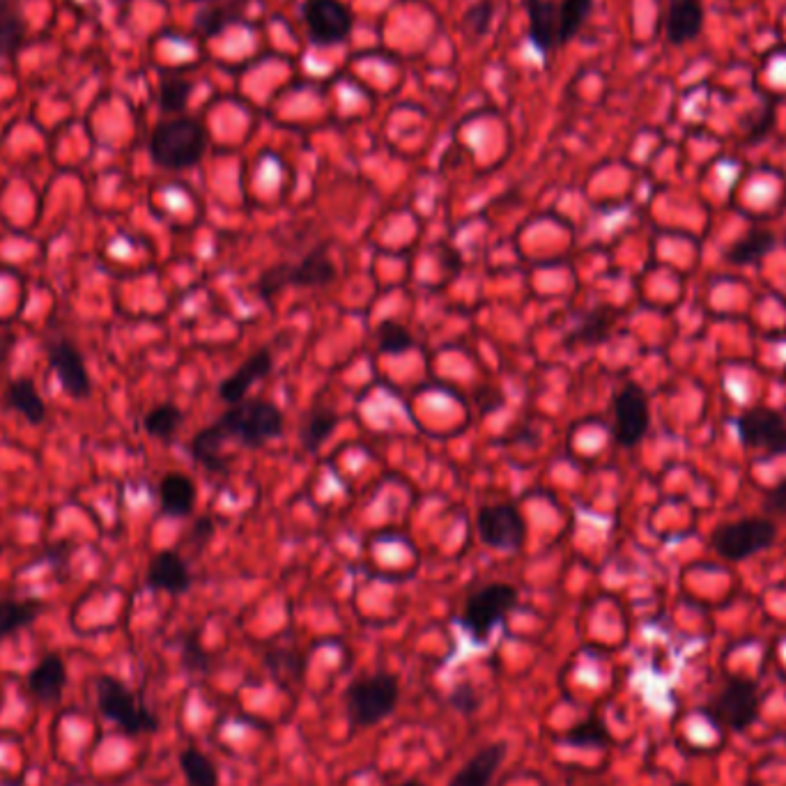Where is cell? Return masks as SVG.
<instances>
[{
	"instance_id": "obj_4",
	"label": "cell",
	"mask_w": 786,
	"mask_h": 786,
	"mask_svg": "<svg viewBox=\"0 0 786 786\" xmlns=\"http://www.w3.org/2000/svg\"><path fill=\"white\" fill-rule=\"evenodd\" d=\"M94 693L99 713L118 725L122 734L139 736L159 729L157 715L116 676H99L94 680Z\"/></svg>"
},
{
	"instance_id": "obj_36",
	"label": "cell",
	"mask_w": 786,
	"mask_h": 786,
	"mask_svg": "<svg viewBox=\"0 0 786 786\" xmlns=\"http://www.w3.org/2000/svg\"><path fill=\"white\" fill-rule=\"evenodd\" d=\"M301 656L290 651V648H279V651H269L265 658V665L277 678H290L297 680L301 676Z\"/></svg>"
},
{
	"instance_id": "obj_41",
	"label": "cell",
	"mask_w": 786,
	"mask_h": 786,
	"mask_svg": "<svg viewBox=\"0 0 786 786\" xmlns=\"http://www.w3.org/2000/svg\"><path fill=\"white\" fill-rule=\"evenodd\" d=\"M212 520L210 518H200L198 523H196V527H193V540H198V543H205V540H210V536H212Z\"/></svg>"
},
{
	"instance_id": "obj_30",
	"label": "cell",
	"mask_w": 786,
	"mask_h": 786,
	"mask_svg": "<svg viewBox=\"0 0 786 786\" xmlns=\"http://www.w3.org/2000/svg\"><path fill=\"white\" fill-rule=\"evenodd\" d=\"M775 245V237L768 232V230H752L747 232L743 239H738V242L734 245L729 258L736 262V265H752V262H759Z\"/></svg>"
},
{
	"instance_id": "obj_23",
	"label": "cell",
	"mask_w": 786,
	"mask_h": 786,
	"mask_svg": "<svg viewBox=\"0 0 786 786\" xmlns=\"http://www.w3.org/2000/svg\"><path fill=\"white\" fill-rule=\"evenodd\" d=\"M40 600H0V641L40 617Z\"/></svg>"
},
{
	"instance_id": "obj_7",
	"label": "cell",
	"mask_w": 786,
	"mask_h": 786,
	"mask_svg": "<svg viewBox=\"0 0 786 786\" xmlns=\"http://www.w3.org/2000/svg\"><path fill=\"white\" fill-rule=\"evenodd\" d=\"M481 540L493 550L518 553L525 545L527 527L520 510L510 504H486L476 513Z\"/></svg>"
},
{
	"instance_id": "obj_22",
	"label": "cell",
	"mask_w": 786,
	"mask_h": 786,
	"mask_svg": "<svg viewBox=\"0 0 786 786\" xmlns=\"http://www.w3.org/2000/svg\"><path fill=\"white\" fill-rule=\"evenodd\" d=\"M223 444L226 441L221 439L217 428L208 426V428H202L200 432H196V437L191 439V456L205 469L217 471V474H226L228 471V460L221 454Z\"/></svg>"
},
{
	"instance_id": "obj_14",
	"label": "cell",
	"mask_w": 786,
	"mask_h": 786,
	"mask_svg": "<svg viewBox=\"0 0 786 786\" xmlns=\"http://www.w3.org/2000/svg\"><path fill=\"white\" fill-rule=\"evenodd\" d=\"M146 583L155 591L182 596L191 589V573L187 561L178 553L161 550L155 555V559L148 566Z\"/></svg>"
},
{
	"instance_id": "obj_11",
	"label": "cell",
	"mask_w": 786,
	"mask_h": 786,
	"mask_svg": "<svg viewBox=\"0 0 786 786\" xmlns=\"http://www.w3.org/2000/svg\"><path fill=\"white\" fill-rule=\"evenodd\" d=\"M736 430L745 449L766 451L770 456H779L786 451V421L775 409H745L736 421Z\"/></svg>"
},
{
	"instance_id": "obj_26",
	"label": "cell",
	"mask_w": 786,
	"mask_h": 786,
	"mask_svg": "<svg viewBox=\"0 0 786 786\" xmlns=\"http://www.w3.org/2000/svg\"><path fill=\"white\" fill-rule=\"evenodd\" d=\"M23 42L26 19L10 0H0V56H14Z\"/></svg>"
},
{
	"instance_id": "obj_16",
	"label": "cell",
	"mask_w": 786,
	"mask_h": 786,
	"mask_svg": "<svg viewBox=\"0 0 786 786\" xmlns=\"http://www.w3.org/2000/svg\"><path fill=\"white\" fill-rule=\"evenodd\" d=\"M508 745L497 740L481 747L476 755L449 779L447 786H490L499 766L506 759Z\"/></svg>"
},
{
	"instance_id": "obj_42",
	"label": "cell",
	"mask_w": 786,
	"mask_h": 786,
	"mask_svg": "<svg viewBox=\"0 0 786 786\" xmlns=\"http://www.w3.org/2000/svg\"><path fill=\"white\" fill-rule=\"evenodd\" d=\"M396 786H426V784L419 782V779H405V782H400V784H396Z\"/></svg>"
},
{
	"instance_id": "obj_27",
	"label": "cell",
	"mask_w": 786,
	"mask_h": 786,
	"mask_svg": "<svg viewBox=\"0 0 786 786\" xmlns=\"http://www.w3.org/2000/svg\"><path fill=\"white\" fill-rule=\"evenodd\" d=\"M561 743H566L570 747H579V749H600L611 743V734L600 717L591 715V717H587V720L570 727L561 736Z\"/></svg>"
},
{
	"instance_id": "obj_9",
	"label": "cell",
	"mask_w": 786,
	"mask_h": 786,
	"mask_svg": "<svg viewBox=\"0 0 786 786\" xmlns=\"http://www.w3.org/2000/svg\"><path fill=\"white\" fill-rule=\"evenodd\" d=\"M301 19L311 40L320 47L346 42L355 28V17L344 0H304Z\"/></svg>"
},
{
	"instance_id": "obj_6",
	"label": "cell",
	"mask_w": 786,
	"mask_h": 786,
	"mask_svg": "<svg viewBox=\"0 0 786 786\" xmlns=\"http://www.w3.org/2000/svg\"><path fill=\"white\" fill-rule=\"evenodd\" d=\"M775 538L777 525L770 518H747L717 527L713 531V548L729 561H743L770 548Z\"/></svg>"
},
{
	"instance_id": "obj_39",
	"label": "cell",
	"mask_w": 786,
	"mask_h": 786,
	"mask_svg": "<svg viewBox=\"0 0 786 786\" xmlns=\"http://www.w3.org/2000/svg\"><path fill=\"white\" fill-rule=\"evenodd\" d=\"M182 658H185V665L191 669V671H208V654L202 651V646L196 637H189L185 641V651H182Z\"/></svg>"
},
{
	"instance_id": "obj_3",
	"label": "cell",
	"mask_w": 786,
	"mask_h": 786,
	"mask_svg": "<svg viewBox=\"0 0 786 786\" xmlns=\"http://www.w3.org/2000/svg\"><path fill=\"white\" fill-rule=\"evenodd\" d=\"M400 683L389 671H378L352 680L346 690V713L355 729L380 725L396 710Z\"/></svg>"
},
{
	"instance_id": "obj_17",
	"label": "cell",
	"mask_w": 786,
	"mask_h": 786,
	"mask_svg": "<svg viewBox=\"0 0 786 786\" xmlns=\"http://www.w3.org/2000/svg\"><path fill=\"white\" fill-rule=\"evenodd\" d=\"M704 6L702 0H669L667 38L671 44H688L702 36Z\"/></svg>"
},
{
	"instance_id": "obj_1",
	"label": "cell",
	"mask_w": 786,
	"mask_h": 786,
	"mask_svg": "<svg viewBox=\"0 0 786 786\" xmlns=\"http://www.w3.org/2000/svg\"><path fill=\"white\" fill-rule=\"evenodd\" d=\"M212 426L223 441L237 439L247 449H258L283 432V412L267 398H249L230 405Z\"/></svg>"
},
{
	"instance_id": "obj_10",
	"label": "cell",
	"mask_w": 786,
	"mask_h": 786,
	"mask_svg": "<svg viewBox=\"0 0 786 786\" xmlns=\"http://www.w3.org/2000/svg\"><path fill=\"white\" fill-rule=\"evenodd\" d=\"M648 424H651V409H648L646 391L637 382L624 385L614 396V439L626 449L637 447Z\"/></svg>"
},
{
	"instance_id": "obj_5",
	"label": "cell",
	"mask_w": 786,
	"mask_h": 786,
	"mask_svg": "<svg viewBox=\"0 0 786 786\" xmlns=\"http://www.w3.org/2000/svg\"><path fill=\"white\" fill-rule=\"evenodd\" d=\"M516 605H518L516 587L506 583H493L469 596L462 611V626L476 644H486L493 628L501 624L508 617V611Z\"/></svg>"
},
{
	"instance_id": "obj_18",
	"label": "cell",
	"mask_w": 786,
	"mask_h": 786,
	"mask_svg": "<svg viewBox=\"0 0 786 786\" xmlns=\"http://www.w3.org/2000/svg\"><path fill=\"white\" fill-rule=\"evenodd\" d=\"M249 0H208L196 14V32L200 38H217L235 23L242 21Z\"/></svg>"
},
{
	"instance_id": "obj_35",
	"label": "cell",
	"mask_w": 786,
	"mask_h": 786,
	"mask_svg": "<svg viewBox=\"0 0 786 786\" xmlns=\"http://www.w3.org/2000/svg\"><path fill=\"white\" fill-rule=\"evenodd\" d=\"M290 262H277L262 271L258 281V292L262 299H275L286 286H290Z\"/></svg>"
},
{
	"instance_id": "obj_32",
	"label": "cell",
	"mask_w": 786,
	"mask_h": 786,
	"mask_svg": "<svg viewBox=\"0 0 786 786\" xmlns=\"http://www.w3.org/2000/svg\"><path fill=\"white\" fill-rule=\"evenodd\" d=\"M182 421H185L182 409L173 402H163L148 412L146 430H148V435H152L157 439H170L180 430Z\"/></svg>"
},
{
	"instance_id": "obj_31",
	"label": "cell",
	"mask_w": 786,
	"mask_h": 786,
	"mask_svg": "<svg viewBox=\"0 0 786 786\" xmlns=\"http://www.w3.org/2000/svg\"><path fill=\"white\" fill-rule=\"evenodd\" d=\"M611 325H614V314L609 306H598V309L589 311L577 322L575 331L568 338L577 340V344H598V340H603L609 334Z\"/></svg>"
},
{
	"instance_id": "obj_2",
	"label": "cell",
	"mask_w": 786,
	"mask_h": 786,
	"mask_svg": "<svg viewBox=\"0 0 786 786\" xmlns=\"http://www.w3.org/2000/svg\"><path fill=\"white\" fill-rule=\"evenodd\" d=\"M205 148L208 131L196 118H173L161 122L150 139V155L157 166L168 170H185L196 166Z\"/></svg>"
},
{
	"instance_id": "obj_13",
	"label": "cell",
	"mask_w": 786,
	"mask_h": 786,
	"mask_svg": "<svg viewBox=\"0 0 786 786\" xmlns=\"http://www.w3.org/2000/svg\"><path fill=\"white\" fill-rule=\"evenodd\" d=\"M275 368V355H271L267 348H260L258 352H253L242 366H239L230 378H226L219 385V398L228 405H237L247 400V394L251 391V387L256 382H260L262 378Z\"/></svg>"
},
{
	"instance_id": "obj_40",
	"label": "cell",
	"mask_w": 786,
	"mask_h": 786,
	"mask_svg": "<svg viewBox=\"0 0 786 786\" xmlns=\"http://www.w3.org/2000/svg\"><path fill=\"white\" fill-rule=\"evenodd\" d=\"M766 510L775 513V516H786V478L768 493Z\"/></svg>"
},
{
	"instance_id": "obj_15",
	"label": "cell",
	"mask_w": 786,
	"mask_h": 786,
	"mask_svg": "<svg viewBox=\"0 0 786 786\" xmlns=\"http://www.w3.org/2000/svg\"><path fill=\"white\" fill-rule=\"evenodd\" d=\"M529 40L543 53L550 56L559 47V3L555 0H527Z\"/></svg>"
},
{
	"instance_id": "obj_12",
	"label": "cell",
	"mask_w": 786,
	"mask_h": 786,
	"mask_svg": "<svg viewBox=\"0 0 786 786\" xmlns=\"http://www.w3.org/2000/svg\"><path fill=\"white\" fill-rule=\"evenodd\" d=\"M49 366L56 372V378L67 396L83 400L90 394V378L86 372V364L72 344L60 340V344L51 346Z\"/></svg>"
},
{
	"instance_id": "obj_29",
	"label": "cell",
	"mask_w": 786,
	"mask_h": 786,
	"mask_svg": "<svg viewBox=\"0 0 786 786\" xmlns=\"http://www.w3.org/2000/svg\"><path fill=\"white\" fill-rule=\"evenodd\" d=\"M180 768L189 786H219V770L217 764L202 755L196 747H187L180 755Z\"/></svg>"
},
{
	"instance_id": "obj_38",
	"label": "cell",
	"mask_w": 786,
	"mask_h": 786,
	"mask_svg": "<svg viewBox=\"0 0 786 786\" xmlns=\"http://www.w3.org/2000/svg\"><path fill=\"white\" fill-rule=\"evenodd\" d=\"M449 706H451L456 713L469 717V715H474L478 708H481V695L476 693V688L471 686V683H462V686H458V688L451 690V695H449Z\"/></svg>"
},
{
	"instance_id": "obj_19",
	"label": "cell",
	"mask_w": 786,
	"mask_h": 786,
	"mask_svg": "<svg viewBox=\"0 0 786 786\" xmlns=\"http://www.w3.org/2000/svg\"><path fill=\"white\" fill-rule=\"evenodd\" d=\"M196 484L187 474L170 471L161 478L159 484V499H161V510L170 518H187L191 516V510L196 506Z\"/></svg>"
},
{
	"instance_id": "obj_33",
	"label": "cell",
	"mask_w": 786,
	"mask_h": 786,
	"mask_svg": "<svg viewBox=\"0 0 786 786\" xmlns=\"http://www.w3.org/2000/svg\"><path fill=\"white\" fill-rule=\"evenodd\" d=\"M375 340H378V350L385 355H405L415 348V336L400 322L385 320L375 329Z\"/></svg>"
},
{
	"instance_id": "obj_34",
	"label": "cell",
	"mask_w": 786,
	"mask_h": 786,
	"mask_svg": "<svg viewBox=\"0 0 786 786\" xmlns=\"http://www.w3.org/2000/svg\"><path fill=\"white\" fill-rule=\"evenodd\" d=\"M189 94H191V83L182 77H163L161 81V107L163 111H170V113H176V111H182L187 107V101H189Z\"/></svg>"
},
{
	"instance_id": "obj_24",
	"label": "cell",
	"mask_w": 786,
	"mask_h": 786,
	"mask_svg": "<svg viewBox=\"0 0 786 786\" xmlns=\"http://www.w3.org/2000/svg\"><path fill=\"white\" fill-rule=\"evenodd\" d=\"M336 424H338V417L331 412V409H325V407L311 409V412L306 415L301 430H299L301 447L309 454H316L322 444L334 435Z\"/></svg>"
},
{
	"instance_id": "obj_8",
	"label": "cell",
	"mask_w": 786,
	"mask_h": 786,
	"mask_svg": "<svg viewBox=\"0 0 786 786\" xmlns=\"http://www.w3.org/2000/svg\"><path fill=\"white\" fill-rule=\"evenodd\" d=\"M762 706L757 683L732 678L710 702V715L727 729L743 732L757 720Z\"/></svg>"
},
{
	"instance_id": "obj_21",
	"label": "cell",
	"mask_w": 786,
	"mask_h": 786,
	"mask_svg": "<svg viewBox=\"0 0 786 786\" xmlns=\"http://www.w3.org/2000/svg\"><path fill=\"white\" fill-rule=\"evenodd\" d=\"M67 686V669L60 656H47L28 674V688L42 704H53L62 697Z\"/></svg>"
},
{
	"instance_id": "obj_37",
	"label": "cell",
	"mask_w": 786,
	"mask_h": 786,
	"mask_svg": "<svg viewBox=\"0 0 786 786\" xmlns=\"http://www.w3.org/2000/svg\"><path fill=\"white\" fill-rule=\"evenodd\" d=\"M495 19V3L493 0H481L467 10L465 14V28L471 38H484L490 30V23Z\"/></svg>"
},
{
	"instance_id": "obj_20",
	"label": "cell",
	"mask_w": 786,
	"mask_h": 786,
	"mask_svg": "<svg viewBox=\"0 0 786 786\" xmlns=\"http://www.w3.org/2000/svg\"><path fill=\"white\" fill-rule=\"evenodd\" d=\"M336 279V265L329 258L327 247H316L306 253L297 265L290 267V286L297 288H320Z\"/></svg>"
},
{
	"instance_id": "obj_28",
	"label": "cell",
	"mask_w": 786,
	"mask_h": 786,
	"mask_svg": "<svg viewBox=\"0 0 786 786\" xmlns=\"http://www.w3.org/2000/svg\"><path fill=\"white\" fill-rule=\"evenodd\" d=\"M594 12V0H561L559 3V47L577 38Z\"/></svg>"
},
{
	"instance_id": "obj_25",
	"label": "cell",
	"mask_w": 786,
	"mask_h": 786,
	"mask_svg": "<svg viewBox=\"0 0 786 786\" xmlns=\"http://www.w3.org/2000/svg\"><path fill=\"white\" fill-rule=\"evenodd\" d=\"M8 400L10 405L17 409V412H21L28 424L32 426H38L44 421L47 417V405L40 396V391L36 389V385H32L30 380H14L10 382L8 387Z\"/></svg>"
}]
</instances>
